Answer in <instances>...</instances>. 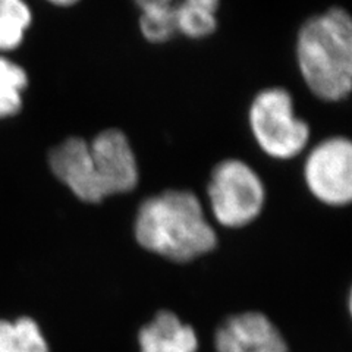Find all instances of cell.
<instances>
[{"label":"cell","mask_w":352,"mask_h":352,"mask_svg":"<svg viewBox=\"0 0 352 352\" xmlns=\"http://www.w3.org/2000/svg\"><path fill=\"white\" fill-rule=\"evenodd\" d=\"M248 124L258 147L276 160L296 157L310 141V126L295 115L292 96L282 87L264 88L256 94Z\"/></svg>","instance_id":"3"},{"label":"cell","mask_w":352,"mask_h":352,"mask_svg":"<svg viewBox=\"0 0 352 352\" xmlns=\"http://www.w3.org/2000/svg\"><path fill=\"white\" fill-rule=\"evenodd\" d=\"M212 345L214 352H292L280 326L258 308L223 316L213 329Z\"/></svg>","instance_id":"7"},{"label":"cell","mask_w":352,"mask_h":352,"mask_svg":"<svg viewBox=\"0 0 352 352\" xmlns=\"http://www.w3.org/2000/svg\"><path fill=\"white\" fill-rule=\"evenodd\" d=\"M0 352H53L38 318L31 314L0 316Z\"/></svg>","instance_id":"11"},{"label":"cell","mask_w":352,"mask_h":352,"mask_svg":"<svg viewBox=\"0 0 352 352\" xmlns=\"http://www.w3.org/2000/svg\"><path fill=\"white\" fill-rule=\"evenodd\" d=\"M91 169L103 198L135 190L138 162L128 137L120 129H104L88 141Z\"/></svg>","instance_id":"8"},{"label":"cell","mask_w":352,"mask_h":352,"mask_svg":"<svg viewBox=\"0 0 352 352\" xmlns=\"http://www.w3.org/2000/svg\"><path fill=\"white\" fill-rule=\"evenodd\" d=\"M27 87V71L12 60L0 58V119L19 113Z\"/></svg>","instance_id":"13"},{"label":"cell","mask_w":352,"mask_h":352,"mask_svg":"<svg viewBox=\"0 0 352 352\" xmlns=\"http://www.w3.org/2000/svg\"><path fill=\"white\" fill-rule=\"evenodd\" d=\"M47 2L62 8H69V6H74L75 3H78L80 0H47Z\"/></svg>","instance_id":"14"},{"label":"cell","mask_w":352,"mask_h":352,"mask_svg":"<svg viewBox=\"0 0 352 352\" xmlns=\"http://www.w3.org/2000/svg\"><path fill=\"white\" fill-rule=\"evenodd\" d=\"M140 9V31L154 44L175 36L204 38L217 28L220 0H134Z\"/></svg>","instance_id":"5"},{"label":"cell","mask_w":352,"mask_h":352,"mask_svg":"<svg viewBox=\"0 0 352 352\" xmlns=\"http://www.w3.org/2000/svg\"><path fill=\"white\" fill-rule=\"evenodd\" d=\"M49 166L53 175L78 200L90 204L103 201L91 169L88 141L81 137H69L49 153Z\"/></svg>","instance_id":"9"},{"label":"cell","mask_w":352,"mask_h":352,"mask_svg":"<svg viewBox=\"0 0 352 352\" xmlns=\"http://www.w3.org/2000/svg\"><path fill=\"white\" fill-rule=\"evenodd\" d=\"M304 181L317 201L344 207L352 200V144L345 137H330L308 153Z\"/></svg>","instance_id":"6"},{"label":"cell","mask_w":352,"mask_h":352,"mask_svg":"<svg viewBox=\"0 0 352 352\" xmlns=\"http://www.w3.org/2000/svg\"><path fill=\"white\" fill-rule=\"evenodd\" d=\"M32 22L25 0H0V50H14L25 38Z\"/></svg>","instance_id":"12"},{"label":"cell","mask_w":352,"mask_h":352,"mask_svg":"<svg viewBox=\"0 0 352 352\" xmlns=\"http://www.w3.org/2000/svg\"><path fill=\"white\" fill-rule=\"evenodd\" d=\"M134 238L148 254L173 264L204 258L219 245L201 201L188 190H168L146 198L134 219Z\"/></svg>","instance_id":"1"},{"label":"cell","mask_w":352,"mask_h":352,"mask_svg":"<svg viewBox=\"0 0 352 352\" xmlns=\"http://www.w3.org/2000/svg\"><path fill=\"white\" fill-rule=\"evenodd\" d=\"M296 62L310 91L340 102L352 87V21L342 8L307 19L296 37Z\"/></svg>","instance_id":"2"},{"label":"cell","mask_w":352,"mask_h":352,"mask_svg":"<svg viewBox=\"0 0 352 352\" xmlns=\"http://www.w3.org/2000/svg\"><path fill=\"white\" fill-rule=\"evenodd\" d=\"M137 352H200L195 326L172 308H159L135 333Z\"/></svg>","instance_id":"10"},{"label":"cell","mask_w":352,"mask_h":352,"mask_svg":"<svg viewBox=\"0 0 352 352\" xmlns=\"http://www.w3.org/2000/svg\"><path fill=\"white\" fill-rule=\"evenodd\" d=\"M207 197L217 225L226 229H241L251 225L261 214L266 203V190L260 175L248 163L226 159L213 168Z\"/></svg>","instance_id":"4"}]
</instances>
